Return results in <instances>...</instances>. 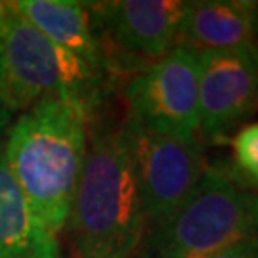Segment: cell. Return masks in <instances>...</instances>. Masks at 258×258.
<instances>
[{"label": "cell", "mask_w": 258, "mask_h": 258, "mask_svg": "<svg viewBox=\"0 0 258 258\" xmlns=\"http://www.w3.org/2000/svg\"><path fill=\"white\" fill-rule=\"evenodd\" d=\"M88 117L83 103L42 100L16 120L4 148L10 174L52 233L69 222L86 155Z\"/></svg>", "instance_id": "6da1fadb"}, {"label": "cell", "mask_w": 258, "mask_h": 258, "mask_svg": "<svg viewBox=\"0 0 258 258\" xmlns=\"http://www.w3.org/2000/svg\"><path fill=\"white\" fill-rule=\"evenodd\" d=\"M69 220L79 258H132L138 252L146 218L122 126L100 128L88 140Z\"/></svg>", "instance_id": "7a4b0ae2"}, {"label": "cell", "mask_w": 258, "mask_h": 258, "mask_svg": "<svg viewBox=\"0 0 258 258\" xmlns=\"http://www.w3.org/2000/svg\"><path fill=\"white\" fill-rule=\"evenodd\" d=\"M103 75L54 44L16 8L0 0V113L27 111L61 98L92 109L100 103Z\"/></svg>", "instance_id": "3957f363"}, {"label": "cell", "mask_w": 258, "mask_h": 258, "mask_svg": "<svg viewBox=\"0 0 258 258\" xmlns=\"http://www.w3.org/2000/svg\"><path fill=\"white\" fill-rule=\"evenodd\" d=\"M256 233V194L207 166L194 194L168 218L146 228L138 250L140 258H212Z\"/></svg>", "instance_id": "277c9868"}, {"label": "cell", "mask_w": 258, "mask_h": 258, "mask_svg": "<svg viewBox=\"0 0 258 258\" xmlns=\"http://www.w3.org/2000/svg\"><path fill=\"white\" fill-rule=\"evenodd\" d=\"M199 52L178 44L124 84L128 120L185 142L199 134Z\"/></svg>", "instance_id": "5b68a950"}, {"label": "cell", "mask_w": 258, "mask_h": 258, "mask_svg": "<svg viewBox=\"0 0 258 258\" xmlns=\"http://www.w3.org/2000/svg\"><path fill=\"white\" fill-rule=\"evenodd\" d=\"M122 134L130 153L146 228L168 218L194 194L207 165L197 142L166 136L126 119Z\"/></svg>", "instance_id": "8992f818"}, {"label": "cell", "mask_w": 258, "mask_h": 258, "mask_svg": "<svg viewBox=\"0 0 258 258\" xmlns=\"http://www.w3.org/2000/svg\"><path fill=\"white\" fill-rule=\"evenodd\" d=\"M102 38L107 69L157 61L176 46L184 16L182 0H117L90 2Z\"/></svg>", "instance_id": "52a82bcc"}, {"label": "cell", "mask_w": 258, "mask_h": 258, "mask_svg": "<svg viewBox=\"0 0 258 258\" xmlns=\"http://www.w3.org/2000/svg\"><path fill=\"white\" fill-rule=\"evenodd\" d=\"M199 57V132L218 142L256 109L258 44Z\"/></svg>", "instance_id": "ba28073f"}, {"label": "cell", "mask_w": 258, "mask_h": 258, "mask_svg": "<svg viewBox=\"0 0 258 258\" xmlns=\"http://www.w3.org/2000/svg\"><path fill=\"white\" fill-rule=\"evenodd\" d=\"M16 8L54 44L77 55L98 73L109 71L90 2L18 0Z\"/></svg>", "instance_id": "9c48e42d"}, {"label": "cell", "mask_w": 258, "mask_h": 258, "mask_svg": "<svg viewBox=\"0 0 258 258\" xmlns=\"http://www.w3.org/2000/svg\"><path fill=\"white\" fill-rule=\"evenodd\" d=\"M189 46L197 52L237 50L252 46V2L249 0H195L185 10L176 46Z\"/></svg>", "instance_id": "30bf717a"}, {"label": "cell", "mask_w": 258, "mask_h": 258, "mask_svg": "<svg viewBox=\"0 0 258 258\" xmlns=\"http://www.w3.org/2000/svg\"><path fill=\"white\" fill-rule=\"evenodd\" d=\"M0 258H59L55 233L40 222L0 151Z\"/></svg>", "instance_id": "8fae6325"}, {"label": "cell", "mask_w": 258, "mask_h": 258, "mask_svg": "<svg viewBox=\"0 0 258 258\" xmlns=\"http://www.w3.org/2000/svg\"><path fill=\"white\" fill-rule=\"evenodd\" d=\"M231 149L245 182L258 187V122L241 126L231 140Z\"/></svg>", "instance_id": "7c38bea8"}, {"label": "cell", "mask_w": 258, "mask_h": 258, "mask_svg": "<svg viewBox=\"0 0 258 258\" xmlns=\"http://www.w3.org/2000/svg\"><path fill=\"white\" fill-rule=\"evenodd\" d=\"M212 258H258V233L233 243Z\"/></svg>", "instance_id": "4fadbf2b"}, {"label": "cell", "mask_w": 258, "mask_h": 258, "mask_svg": "<svg viewBox=\"0 0 258 258\" xmlns=\"http://www.w3.org/2000/svg\"><path fill=\"white\" fill-rule=\"evenodd\" d=\"M252 29H254V40L258 44V2H252Z\"/></svg>", "instance_id": "5bb4252c"}, {"label": "cell", "mask_w": 258, "mask_h": 258, "mask_svg": "<svg viewBox=\"0 0 258 258\" xmlns=\"http://www.w3.org/2000/svg\"><path fill=\"white\" fill-rule=\"evenodd\" d=\"M256 226H258V194H256Z\"/></svg>", "instance_id": "9a60e30c"}, {"label": "cell", "mask_w": 258, "mask_h": 258, "mask_svg": "<svg viewBox=\"0 0 258 258\" xmlns=\"http://www.w3.org/2000/svg\"><path fill=\"white\" fill-rule=\"evenodd\" d=\"M0 115H2V113H0Z\"/></svg>", "instance_id": "2e32d148"}]
</instances>
